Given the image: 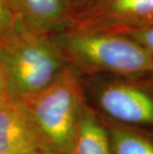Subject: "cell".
<instances>
[{
  "mask_svg": "<svg viewBox=\"0 0 153 154\" xmlns=\"http://www.w3.org/2000/svg\"><path fill=\"white\" fill-rule=\"evenodd\" d=\"M52 36L69 66L82 77L134 76L153 72L150 54L127 33L71 27Z\"/></svg>",
  "mask_w": 153,
  "mask_h": 154,
  "instance_id": "1",
  "label": "cell"
},
{
  "mask_svg": "<svg viewBox=\"0 0 153 154\" xmlns=\"http://www.w3.org/2000/svg\"><path fill=\"white\" fill-rule=\"evenodd\" d=\"M68 66L53 36L32 30L18 18L0 39V67L19 99L44 90Z\"/></svg>",
  "mask_w": 153,
  "mask_h": 154,
  "instance_id": "2",
  "label": "cell"
},
{
  "mask_svg": "<svg viewBox=\"0 0 153 154\" xmlns=\"http://www.w3.org/2000/svg\"><path fill=\"white\" fill-rule=\"evenodd\" d=\"M21 100L44 145L56 154H70L87 103L81 75L68 66L47 88Z\"/></svg>",
  "mask_w": 153,
  "mask_h": 154,
  "instance_id": "3",
  "label": "cell"
},
{
  "mask_svg": "<svg viewBox=\"0 0 153 154\" xmlns=\"http://www.w3.org/2000/svg\"><path fill=\"white\" fill-rule=\"evenodd\" d=\"M82 82L87 103L100 116L153 133V72L86 76Z\"/></svg>",
  "mask_w": 153,
  "mask_h": 154,
  "instance_id": "4",
  "label": "cell"
},
{
  "mask_svg": "<svg viewBox=\"0 0 153 154\" xmlns=\"http://www.w3.org/2000/svg\"><path fill=\"white\" fill-rule=\"evenodd\" d=\"M152 25L153 0H93L72 27L128 33Z\"/></svg>",
  "mask_w": 153,
  "mask_h": 154,
  "instance_id": "5",
  "label": "cell"
},
{
  "mask_svg": "<svg viewBox=\"0 0 153 154\" xmlns=\"http://www.w3.org/2000/svg\"><path fill=\"white\" fill-rule=\"evenodd\" d=\"M46 147L23 100L8 94L0 100V154H25Z\"/></svg>",
  "mask_w": 153,
  "mask_h": 154,
  "instance_id": "6",
  "label": "cell"
},
{
  "mask_svg": "<svg viewBox=\"0 0 153 154\" xmlns=\"http://www.w3.org/2000/svg\"><path fill=\"white\" fill-rule=\"evenodd\" d=\"M17 18L34 31L55 35L71 28L75 13L69 0H9Z\"/></svg>",
  "mask_w": 153,
  "mask_h": 154,
  "instance_id": "7",
  "label": "cell"
},
{
  "mask_svg": "<svg viewBox=\"0 0 153 154\" xmlns=\"http://www.w3.org/2000/svg\"><path fill=\"white\" fill-rule=\"evenodd\" d=\"M70 154H113L102 117L87 103L84 106Z\"/></svg>",
  "mask_w": 153,
  "mask_h": 154,
  "instance_id": "8",
  "label": "cell"
},
{
  "mask_svg": "<svg viewBox=\"0 0 153 154\" xmlns=\"http://www.w3.org/2000/svg\"><path fill=\"white\" fill-rule=\"evenodd\" d=\"M113 154H153V133L100 116Z\"/></svg>",
  "mask_w": 153,
  "mask_h": 154,
  "instance_id": "9",
  "label": "cell"
},
{
  "mask_svg": "<svg viewBox=\"0 0 153 154\" xmlns=\"http://www.w3.org/2000/svg\"><path fill=\"white\" fill-rule=\"evenodd\" d=\"M17 19L9 0H0V39L8 33Z\"/></svg>",
  "mask_w": 153,
  "mask_h": 154,
  "instance_id": "10",
  "label": "cell"
},
{
  "mask_svg": "<svg viewBox=\"0 0 153 154\" xmlns=\"http://www.w3.org/2000/svg\"><path fill=\"white\" fill-rule=\"evenodd\" d=\"M127 34L131 35L133 38H135L144 46L153 60V25L137 31L128 32Z\"/></svg>",
  "mask_w": 153,
  "mask_h": 154,
  "instance_id": "11",
  "label": "cell"
},
{
  "mask_svg": "<svg viewBox=\"0 0 153 154\" xmlns=\"http://www.w3.org/2000/svg\"><path fill=\"white\" fill-rule=\"evenodd\" d=\"M69 1L75 13V18H76V16L83 12L92 3L93 0H69Z\"/></svg>",
  "mask_w": 153,
  "mask_h": 154,
  "instance_id": "12",
  "label": "cell"
},
{
  "mask_svg": "<svg viewBox=\"0 0 153 154\" xmlns=\"http://www.w3.org/2000/svg\"><path fill=\"white\" fill-rule=\"evenodd\" d=\"M8 94H11L10 88H9L8 82L6 80L4 73H3L2 68L0 67V100L7 97Z\"/></svg>",
  "mask_w": 153,
  "mask_h": 154,
  "instance_id": "13",
  "label": "cell"
},
{
  "mask_svg": "<svg viewBox=\"0 0 153 154\" xmlns=\"http://www.w3.org/2000/svg\"><path fill=\"white\" fill-rule=\"evenodd\" d=\"M25 154H56L53 150L47 148V147H37L31 151H29Z\"/></svg>",
  "mask_w": 153,
  "mask_h": 154,
  "instance_id": "14",
  "label": "cell"
}]
</instances>
